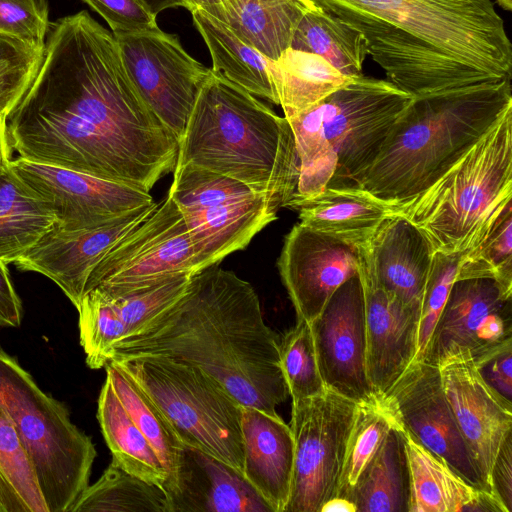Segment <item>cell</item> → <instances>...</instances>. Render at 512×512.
I'll use <instances>...</instances> for the list:
<instances>
[{"mask_svg": "<svg viewBox=\"0 0 512 512\" xmlns=\"http://www.w3.org/2000/svg\"><path fill=\"white\" fill-rule=\"evenodd\" d=\"M18 157L150 192L178 140L146 105L112 32L86 10L50 23L41 63L5 116Z\"/></svg>", "mask_w": 512, "mask_h": 512, "instance_id": "cell-1", "label": "cell"}, {"mask_svg": "<svg viewBox=\"0 0 512 512\" xmlns=\"http://www.w3.org/2000/svg\"><path fill=\"white\" fill-rule=\"evenodd\" d=\"M358 32L386 80L414 98L512 80V44L491 0H307Z\"/></svg>", "mask_w": 512, "mask_h": 512, "instance_id": "cell-2", "label": "cell"}, {"mask_svg": "<svg viewBox=\"0 0 512 512\" xmlns=\"http://www.w3.org/2000/svg\"><path fill=\"white\" fill-rule=\"evenodd\" d=\"M279 340L264 321L253 286L213 265L193 274L176 302L118 342L112 359L156 355L188 363L242 406L277 415L289 396Z\"/></svg>", "mask_w": 512, "mask_h": 512, "instance_id": "cell-3", "label": "cell"}, {"mask_svg": "<svg viewBox=\"0 0 512 512\" xmlns=\"http://www.w3.org/2000/svg\"><path fill=\"white\" fill-rule=\"evenodd\" d=\"M176 164L236 179L279 208L295 193L300 170L287 119L213 73L201 87L178 141Z\"/></svg>", "mask_w": 512, "mask_h": 512, "instance_id": "cell-4", "label": "cell"}, {"mask_svg": "<svg viewBox=\"0 0 512 512\" xmlns=\"http://www.w3.org/2000/svg\"><path fill=\"white\" fill-rule=\"evenodd\" d=\"M512 108L511 81L414 98L356 186L390 208L437 181Z\"/></svg>", "mask_w": 512, "mask_h": 512, "instance_id": "cell-5", "label": "cell"}, {"mask_svg": "<svg viewBox=\"0 0 512 512\" xmlns=\"http://www.w3.org/2000/svg\"><path fill=\"white\" fill-rule=\"evenodd\" d=\"M413 99L388 80L361 74L287 119L300 164L292 197L313 196L326 187L356 186Z\"/></svg>", "mask_w": 512, "mask_h": 512, "instance_id": "cell-6", "label": "cell"}, {"mask_svg": "<svg viewBox=\"0 0 512 512\" xmlns=\"http://www.w3.org/2000/svg\"><path fill=\"white\" fill-rule=\"evenodd\" d=\"M512 199V108L437 181L391 207L435 252L466 254L494 227Z\"/></svg>", "mask_w": 512, "mask_h": 512, "instance_id": "cell-7", "label": "cell"}, {"mask_svg": "<svg viewBox=\"0 0 512 512\" xmlns=\"http://www.w3.org/2000/svg\"><path fill=\"white\" fill-rule=\"evenodd\" d=\"M0 407L32 461L48 512H69L89 485L95 446L64 404L42 391L1 346Z\"/></svg>", "mask_w": 512, "mask_h": 512, "instance_id": "cell-8", "label": "cell"}, {"mask_svg": "<svg viewBox=\"0 0 512 512\" xmlns=\"http://www.w3.org/2000/svg\"><path fill=\"white\" fill-rule=\"evenodd\" d=\"M109 362L153 402L184 447L243 474L242 405L218 381L196 366L164 356Z\"/></svg>", "mask_w": 512, "mask_h": 512, "instance_id": "cell-9", "label": "cell"}, {"mask_svg": "<svg viewBox=\"0 0 512 512\" xmlns=\"http://www.w3.org/2000/svg\"><path fill=\"white\" fill-rule=\"evenodd\" d=\"M356 404L328 389L292 402L294 462L284 512H320L337 495Z\"/></svg>", "mask_w": 512, "mask_h": 512, "instance_id": "cell-10", "label": "cell"}, {"mask_svg": "<svg viewBox=\"0 0 512 512\" xmlns=\"http://www.w3.org/2000/svg\"><path fill=\"white\" fill-rule=\"evenodd\" d=\"M113 35L140 96L179 141L211 69L194 59L177 35L158 26Z\"/></svg>", "mask_w": 512, "mask_h": 512, "instance_id": "cell-11", "label": "cell"}, {"mask_svg": "<svg viewBox=\"0 0 512 512\" xmlns=\"http://www.w3.org/2000/svg\"><path fill=\"white\" fill-rule=\"evenodd\" d=\"M186 272L196 273L195 251L183 213L167 196L107 251L84 294L94 288L120 294Z\"/></svg>", "mask_w": 512, "mask_h": 512, "instance_id": "cell-12", "label": "cell"}, {"mask_svg": "<svg viewBox=\"0 0 512 512\" xmlns=\"http://www.w3.org/2000/svg\"><path fill=\"white\" fill-rule=\"evenodd\" d=\"M382 399L405 433L473 487L484 490L436 365L414 360Z\"/></svg>", "mask_w": 512, "mask_h": 512, "instance_id": "cell-13", "label": "cell"}, {"mask_svg": "<svg viewBox=\"0 0 512 512\" xmlns=\"http://www.w3.org/2000/svg\"><path fill=\"white\" fill-rule=\"evenodd\" d=\"M9 166L47 203L62 229L97 228L154 202L149 192L58 166L20 157Z\"/></svg>", "mask_w": 512, "mask_h": 512, "instance_id": "cell-14", "label": "cell"}, {"mask_svg": "<svg viewBox=\"0 0 512 512\" xmlns=\"http://www.w3.org/2000/svg\"><path fill=\"white\" fill-rule=\"evenodd\" d=\"M309 325L325 388L356 403L377 399L367 373L364 295L358 273L334 292Z\"/></svg>", "mask_w": 512, "mask_h": 512, "instance_id": "cell-15", "label": "cell"}, {"mask_svg": "<svg viewBox=\"0 0 512 512\" xmlns=\"http://www.w3.org/2000/svg\"><path fill=\"white\" fill-rule=\"evenodd\" d=\"M511 300L493 279H456L417 361L437 366L458 352L476 360L512 338Z\"/></svg>", "mask_w": 512, "mask_h": 512, "instance_id": "cell-16", "label": "cell"}, {"mask_svg": "<svg viewBox=\"0 0 512 512\" xmlns=\"http://www.w3.org/2000/svg\"><path fill=\"white\" fill-rule=\"evenodd\" d=\"M437 367L484 490L491 493L489 478L493 462L502 442L512 432V403L484 382L467 352L449 354Z\"/></svg>", "mask_w": 512, "mask_h": 512, "instance_id": "cell-17", "label": "cell"}, {"mask_svg": "<svg viewBox=\"0 0 512 512\" xmlns=\"http://www.w3.org/2000/svg\"><path fill=\"white\" fill-rule=\"evenodd\" d=\"M357 253L364 295L367 373L375 395L383 398L415 360L420 310L385 292L374 271L370 245Z\"/></svg>", "mask_w": 512, "mask_h": 512, "instance_id": "cell-18", "label": "cell"}, {"mask_svg": "<svg viewBox=\"0 0 512 512\" xmlns=\"http://www.w3.org/2000/svg\"><path fill=\"white\" fill-rule=\"evenodd\" d=\"M277 267L297 319L309 323L334 292L358 273V253L297 223L285 236Z\"/></svg>", "mask_w": 512, "mask_h": 512, "instance_id": "cell-19", "label": "cell"}, {"mask_svg": "<svg viewBox=\"0 0 512 512\" xmlns=\"http://www.w3.org/2000/svg\"><path fill=\"white\" fill-rule=\"evenodd\" d=\"M157 205L153 202L92 229L67 230L55 225L14 263L21 271L37 272L51 279L77 309L96 265Z\"/></svg>", "mask_w": 512, "mask_h": 512, "instance_id": "cell-20", "label": "cell"}, {"mask_svg": "<svg viewBox=\"0 0 512 512\" xmlns=\"http://www.w3.org/2000/svg\"><path fill=\"white\" fill-rule=\"evenodd\" d=\"M243 476L273 512L287 506L294 462L291 428L277 415L242 406Z\"/></svg>", "mask_w": 512, "mask_h": 512, "instance_id": "cell-21", "label": "cell"}, {"mask_svg": "<svg viewBox=\"0 0 512 512\" xmlns=\"http://www.w3.org/2000/svg\"><path fill=\"white\" fill-rule=\"evenodd\" d=\"M169 500L171 512H273L242 473L188 447Z\"/></svg>", "mask_w": 512, "mask_h": 512, "instance_id": "cell-22", "label": "cell"}, {"mask_svg": "<svg viewBox=\"0 0 512 512\" xmlns=\"http://www.w3.org/2000/svg\"><path fill=\"white\" fill-rule=\"evenodd\" d=\"M376 277L387 294L419 309L434 249L424 234L405 217L391 212L370 243Z\"/></svg>", "mask_w": 512, "mask_h": 512, "instance_id": "cell-23", "label": "cell"}, {"mask_svg": "<svg viewBox=\"0 0 512 512\" xmlns=\"http://www.w3.org/2000/svg\"><path fill=\"white\" fill-rule=\"evenodd\" d=\"M284 207L299 223L357 251L367 248L391 208L358 186L326 187L309 197H292Z\"/></svg>", "mask_w": 512, "mask_h": 512, "instance_id": "cell-24", "label": "cell"}, {"mask_svg": "<svg viewBox=\"0 0 512 512\" xmlns=\"http://www.w3.org/2000/svg\"><path fill=\"white\" fill-rule=\"evenodd\" d=\"M278 209L269 197L257 194L206 209L181 211L195 251L196 273L244 249L277 219Z\"/></svg>", "mask_w": 512, "mask_h": 512, "instance_id": "cell-25", "label": "cell"}, {"mask_svg": "<svg viewBox=\"0 0 512 512\" xmlns=\"http://www.w3.org/2000/svg\"><path fill=\"white\" fill-rule=\"evenodd\" d=\"M403 434L410 471L409 512H504L491 493L473 487L443 460Z\"/></svg>", "mask_w": 512, "mask_h": 512, "instance_id": "cell-26", "label": "cell"}, {"mask_svg": "<svg viewBox=\"0 0 512 512\" xmlns=\"http://www.w3.org/2000/svg\"><path fill=\"white\" fill-rule=\"evenodd\" d=\"M212 59L211 71L254 96L279 105L271 59L240 40L221 20L202 8L190 11Z\"/></svg>", "mask_w": 512, "mask_h": 512, "instance_id": "cell-27", "label": "cell"}, {"mask_svg": "<svg viewBox=\"0 0 512 512\" xmlns=\"http://www.w3.org/2000/svg\"><path fill=\"white\" fill-rule=\"evenodd\" d=\"M344 498L356 512H409L410 471L399 425L388 431Z\"/></svg>", "mask_w": 512, "mask_h": 512, "instance_id": "cell-28", "label": "cell"}, {"mask_svg": "<svg viewBox=\"0 0 512 512\" xmlns=\"http://www.w3.org/2000/svg\"><path fill=\"white\" fill-rule=\"evenodd\" d=\"M307 0H223L219 20L244 43L271 60L290 47Z\"/></svg>", "mask_w": 512, "mask_h": 512, "instance_id": "cell-29", "label": "cell"}, {"mask_svg": "<svg viewBox=\"0 0 512 512\" xmlns=\"http://www.w3.org/2000/svg\"><path fill=\"white\" fill-rule=\"evenodd\" d=\"M56 225L47 203L10 168L0 171V261H17Z\"/></svg>", "mask_w": 512, "mask_h": 512, "instance_id": "cell-30", "label": "cell"}, {"mask_svg": "<svg viewBox=\"0 0 512 512\" xmlns=\"http://www.w3.org/2000/svg\"><path fill=\"white\" fill-rule=\"evenodd\" d=\"M271 75L286 119L317 105L354 78L343 75L316 54L292 48L271 61Z\"/></svg>", "mask_w": 512, "mask_h": 512, "instance_id": "cell-31", "label": "cell"}, {"mask_svg": "<svg viewBox=\"0 0 512 512\" xmlns=\"http://www.w3.org/2000/svg\"><path fill=\"white\" fill-rule=\"evenodd\" d=\"M97 419L112 458L145 481L168 485V476L143 433L131 419L106 377L98 398Z\"/></svg>", "mask_w": 512, "mask_h": 512, "instance_id": "cell-32", "label": "cell"}, {"mask_svg": "<svg viewBox=\"0 0 512 512\" xmlns=\"http://www.w3.org/2000/svg\"><path fill=\"white\" fill-rule=\"evenodd\" d=\"M289 48L316 54L348 77L363 74V63L368 55L360 32L316 8H308L303 13Z\"/></svg>", "mask_w": 512, "mask_h": 512, "instance_id": "cell-33", "label": "cell"}, {"mask_svg": "<svg viewBox=\"0 0 512 512\" xmlns=\"http://www.w3.org/2000/svg\"><path fill=\"white\" fill-rule=\"evenodd\" d=\"M69 512H171L167 491L123 469L113 458Z\"/></svg>", "mask_w": 512, "mask_h": 512, "instance_id": "cell-34", "label": "cell"}, {"mask_svg": "<svg viewBox=\"0 0 512 512\" xmlns=\"http://www.w3.org/2000/svg\"><path fill=\"white\" fill-rule=\"evenodd\" d=\"M105 370L123 407L160 459L168 476L166 491L170 495L176 489L184 446L161 412L125 372L110 362Z\"/></svg>", "mask_w": 512, "mask_h": 512, "instance_id": "cell-35", "label": "cell"}, {"mask_svg": "<svg viewBox=\"0 0 512 512\" xmlns=\"http://www.w3.org/2000/svg\"><path fill=\"white\" fill-rule=\"evenodd\" d=\"M0 512H48L32 461L1 407Z\"/></svg>", "mask_w": 512, "mask_h": 512, "instance_id": "cell-36", "label": "cell"}, {"mask_svg": "<svg viewBox=\"0 0 512 512\" xmlns=\"http://www.w3.org/2000/svg\"><path fill=\"white\" fill-rule=\"evenodd\" d=\"M396 425L398 422L382 398L356 404L335 497L346 496L388 431Z\"/></svg>", "mask_w": 512, "mask_h": 512, "instance_id": "cell-37", "label": "cell"}, {"mask_svg": "<svg viewBox=\"0 0 512 512\" xmlns=\"http://www.w3.org/2000/svg\"><path fill=\"white\" fill-rule=\"evenodd\" d=\"M80 344L91 369L112 359L114 348L126 337V328L113 301L99 289L87 291L79 307Z\"/></svg>", "mask_w": 512, "mask_h": 512, "instance_id": "cell-38", "label": "cell"}, {"mask_svg": "<svg viewBox=\"0 0 512 512\" xmlns=\"http://www.w3.org/2000/svg\"><path fill=\"white\" fill-rule=\"evenodd\" d=\"M257 195L246 184L193 165L175 164L168 197L182 212L206 209Z\"/></svg>", "mask_w": 512, "mask_h": 512, "instance_id": "cell-39", "label": "cell"}, {"mask_svg": "<svg viewBox=\"0 0 512 512\" xmlns=\"http://www.w3.org/2000/svg\"><path fill=\"white\" fill-rule=\"evenodd\" d=\"M477 277L495 280L503 293L512 297V203L484 239L460 260L456 279Z\"/></svg>", "mask_w": 512, "mask_h": 512, "instance_id": "cell-40", "label": "cell"}, {"mask_svg": "<svg viewBox=\"0 0 512 512\" xmlns=\"http://www.w3.org/2000/svg\"><path fill=\"white\" fill-rule=\"evenodd\" d=\"M279 359L292 402L325 392L307 321L297 319L279 340Z\"/></svg>", "mask_w": 512, "mask_h": 512, "instance_id": "cell-41", "label": "cell"}, {"mask_svg": "<svg viewBox=\"0 0 512 512\" xmlns=\"http://www.w3.org/2000/svg\"><path fill=\"white\" fill-rule=\"evenodd\" d=\"M192 275L187 272L170 275L120 294L102 291L109 296L119 312L126 328L125 338L138 333L176 302L185 292Z\"/></svg>", "mask_w": 512, "mask_h": 512, "instance_id": "cell-42", "label": "cell"}, {"mask_svg": "<svg viewBox=\"0 0 512 512\" xmlns=\"http://www.w3.org/2000/svg\"><path fill=\"white\" fill-rule=\"evenodd\" d=\"M464 254L434 252L422 301L418 330V350L415 360H420L436 322L444 307Z\"/></svg>", "mask_w": 512, "mask_h": 512, "instance_id": "cell-43", "label": "cell"}, {"mask_svg": "<svg viewBox=\"0 0 512 512\" xmlns=\"http://www.w3.org/2000/svg\"><path fill=\"white\" fill-rule=\"evenodd\" d=\"M48 15L47 0H0V37L43 52Z\"/></svg>", "mask_w": 512, "mask_h": 512, "instance_id": "cell-44", "label": "cell"}, {"mask_svg": "<svg viewBox=\"0 0 512 512\" xmlns=\"http://www.w3.org/2000/svg\"><path fill=\"white\" fill-rule=\"evenodd\" d=\"M42 54L0 37V94L21 98L37 73Z\"/></svg>", "mask_w": 512, "mask_h": 512, "instance_id": "cell-45", "label": "cell"}, {"mask_svg": "<svg viewBox=\"0 0 512 512\" xmlns=\"http://www.w3.org/2000/svg\"><path fill=\"white\" fill-rule=\"evenodd\" d=\"M109 25L112 33L157 27V14L146 0H82Z\"/></svg>", "mask_w": 512, "mask_h": 512, "instance_id": "cell-46", "label": "cell"}, {"mask_svg": "<svg viewBox=\"0 0 512 512\" xmlns=\"http://www.w3.org/2000/svg\"><path fill=\"white\" fill-rule=\"evenodd\" d=\"M473 361L484 382L512 403V338Z\"/></svg>", "mask_w": 512, "mask_h": 512, "instance_id": "cell-47", "label": "cell"}, {"mask_svg": "<svg viewBox=\"0 0 512 512\" xmlns=\"http://www.w3.org/2000/svg\"><path fill=\"white\" fill-rule=\"evenodd\" d=\"M490 491L505 512L512 511V432L502 442L490 472Z\"/></svg>", "mask_w": 512, "mask_h": 512, "instance_id": "cell-48", "label": "cell"}, {"mask_svg": "<svg viewBox=\"0 0 512 512\" xmlns=\"http://www.w3.org/2000/svg\"><path fill=\"white\" fill-rule=\"evenodd\" d=\"M22 302L12 284L7 264L0 261V325L17 328L21 325Z\"/></svg>", "mask_w": 512, "mask_h": 512, "instance_id": "cell-49", "label": "cell"}, {"mask_svg": "<svg viewBox=\"0 0 512 512\" xmlns=\"http://www.w3.org/2000/svg\"><path fill=\"white\" fill-rule=\"evenodd\" d=\"M222 1L223 0H181L183 7L189 11L202 8L216 18L220 16Z\"/></svg>", "mask_w": 512, "mask_h": 512, "instance_id": "cell-50", "label": "cell"}, {"mask_svg": "<svg viewBox=\"0 0 512 512\" xmlns=\"http://www.w3.org/2000/svg\"><path fill=\"white\" fill-rule=\"evenodd\" d=\"M12 153L6 132L5 117H3L0 118V171L12 160Z\"/></svg>", "mask_w": 512, "mask_h": 512, "instance_id": "cell-51", "label": "cell"}, {"mask_svg": "<svg viewBox=\"0 0 512 512\" xmlns=\"http://www.w3.org/2000/svg\"><path fill=\"white\" fill-rule=\"evenodd\" d=\"M356 512L355 505L346 498L333 497L322 506L320 512Z\"/></svg>", "mask_w": 512, "mask_h": 512, "instance_id": "cell-52", "label": "cell"}, {"mask_svg": "<svg viewBox=\"0 0 512 512\" xmlns=\"http://www.w3.org/2000/svg\"><path fill=\"white\" fill-rule=\"evenodd\" d=\"M152 10L158 14L160 11L173 8L183 7L181 0H146Z\"/></svg>", "mask_w": 512, "mask_h": 512, "instance_id": "cell-53", "label": "cell"}, {"mask_svg": "<svg viewBox=\"0 0 512 512\" xmlns=\"http://www.w3.org/2000/svg\"><path fill=\"white\" fill-rule=\"evenodd\" d=\"M19 100L15 96L0 94V118L5 117Z\"/></svg>", "mask_w": 512, "mask_h": 512, "instance_id": "cell-54", "label": "cell"}, {"mask_svg": "<svg viewBox=\"0 0 512 512\" xmlns=\"http://www.w3.org/2000/svg\"><path fill=\"white\" fill-rule=\"evenodd\" d=\"M497 4L506 11L512 10V0H495Z\"/></svg>", "mask_w": 512, "mask_h": 512, "instance_id": "cell-55", "label": "cell"}]
</instances>
